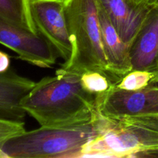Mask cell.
Segmentation results:
<instances>
[{
    "label": "cell",
    "instance_id": "1",
    "mask_svg": "<svg viewBox=\"0 0 158 158\" xmlns=\"http://www.w3.org/2000/svg\"><path fill=\"white\" fill-rule=\"evenodd\" d=\"M21 106L41 126H59L90 120L97 113V96L86 92L80 74L63 67L35 83Z\"/></svg>",
    "mask_w": 158,
    "mask_h": 158
},
{
    "label": "cell",
    "instance_id": "7",
    "mask_svg": "<svg viewBox=\"0 0 158 158\" xmlns=\"http://www.w3.org/2000/svg\"><path fill=\"white\" fill-rule=\"evenodd\" d=\"M132 70L155 73L158 56V5H152L129 45Z\"/></svg>",
    "mask_w": 158,
    "mask_h": 158
},
{
    "label": "cell",
    "instance_id": "18",
    "mask_svg": "<svg viewBox=\"0 0 158 158\" xmlns=\"http://www.w3.org/2000/svg\"><path fill=\"white\" fill-rule=\"evenodd\" d=\"M137 4H147L148 3V0H133Z\"/></svg>",
    "mask_w": 158,
    "mask_h": 158
},
{
    "label": "cell",
    "instance_id": "2",
    "mask_svg": "<svg viewBox=\"0 0 158 158\" xmlns=\"http://www.w3.org/2000/svg\"><path fill=\"white\" fill-rule=\"evenodd\" d=\"M108 119L97 111L87 121L59 126H41L9 139L2 158L79 157L85 146L106 129Z\"/></svg>",
    "mask_w": 158,
    "mask_h": 158
},
{
    "label": "cell",
    "instance_id": "10",
    "mask_svg": "<svg viewBox=\"0 0 158 158\" xmlns=\"http://www.w3.org/2000/svg\"><path fill=\"white\" fill-rule=\"evenodd\" d=\"M35 85L10 69L0 73V119L25 123L26 113L21 102Z\"/></svg>",
    "mask_w": 158,
    "mask_h": 158
},
{
    "label": "cell",
    "instance_id": "3",
    "mask_svg": "<svg viewBox=\"0 0 158 158\" xmlns=\"http://www.w3.org/2000/svg\"><path fill=\"white\" fill-rule=\"evenodd\" d=\"M65 12L72 53L63 69L80 75L97 71L114 81L102 44L98 0H65Z\"/></svg>",
    "mask_w": 158,
    "mask_h": 158
},
{
    "label": "cell",
    "instance_id": "15",
    "mask_svg": "<svg viewBox=\"0 0 158 158\" xmlns=\"http://www.w3.org/2000/svg\"><path fill=\"white\" fill-rule=\"evenodd\" d=\"M134 158H158V148L140 151L131 156Z\"/></svg>",
    "mask_w": 158,
    "mask_h": 158
},
{
    "label": "cell",
    "instance_id": "19",
    "mask_svg": "<svg viewBox=\"0 0 158 158\" xmlns=\"http://www.w3.org/2000/svg\"><path fill=\"white\" fill-rule=\"evenodd\" d=\"M148 3L151 5H158V0H148Z\"/></svg>",
    "mask_w": 158,
    "mask_h": 158
},
{
    "label": "cell",
    "instance_id": "11",
    "mask_svg": "<svg viewBox=\"0 0 158 158\" xmlns=\"http://www.w3.org/2000/svg\"><path fill=\"white\" fill-rule=\"evenodd\" d=\"M30 2L31 0H0V19L38 34L31 13Z\"/></svg>",
    "mask_w": 158,
    "mask_h": 158
},
{
    "label": "cell",
    "instance_id": "6",
    "mask_svg": "<svg viewBox=\"0 0 158 158\" xmlns=\"http://www.w3.org/2000/svg\"><path fill=\"white\" fill-rule=\"evenodd\" d=\"M0 44L16 52L21 60L43 68L56 62V52L40 34H35L0 19Z\"/></svg>",
    "mask_w": 158,
    "mask_h": 158
},
{
    "label": "cell",
    "instance_id": "5",
    "mask_svg": "<svg viewBox=\"0 0 158 158\" xmlns=\"http://www.w3.org/2000/svg\"><path fill=\"white\" fill-rule=\"evenodd\" d=\"M30 6L38 32L66 62L72 53V44L65 12V0H31Z\"/></svg>",
    "mask_w": 158,
    "mask_h": 158
},
{
    "label": "cell",
    "instance_id": "20",
    "mask_svg": "<svg viewBox=\"0 0 158 158\" xmlns=\"http://www.w3.org/2000/svg\"><path fill=\"white\" fill-rule=\"evenodd\" d=\"M155 74H158V56H157V66H156Z\"/></svg>",
    "mask_w": 158,
    "mask_h": 158
},
{
    "label": "cell",
    "instance_id": "4",
    "mask_svg": "<svg viewBox=\"0 0 158 158\" xmlns=\"http://www.w3.org/2000/svg\"><path fill=\"white\" fill-rule=\"evenodd\" d=\"M97 110L109 119L158 115V88L145 87L127 91L116 87L97 96Z\"/></svg>",
    "mask_w": 158,
    "mask_h": 158
},
{
    "label": "cell",
    "instance_id": "12",
    "mask_svg": "<svg viewBox=\"0 0 158 158\" xmlns=\"http://www.w3.org/2000/svg\"><path fill=\"white\" fill-rule=\"evenodd\" d=\"M80 82L86 92L95 96L104 94L115 83L107 75L97 71H86L82 73Z\"/></svg>",
    "mask_w": 158,
    "mask_h": 158
},
{
    "label": "cell",
    "instance_id": "14",
    "mask_svg": "<svg viewBox=\"0 0 158 158\" xmlns=\"http://www.w3.org/2000/svg\"><path fill=\"white\" fill-rule=\"evenodd\" d=\"M24 126L25 123L0 119V158H2L1 150L4 143L12 137L25 132Z\"/></svg>",
    "mask_w": 158,
    "mask_h": 158
},
{
    "label": "cell",
    "instance_id": "16",
    "mask_svg": "<svg viewBox=\"0 0 158 158\" xmlns=\"http://www.w3.org/2000/svg\"><path fill=\"white\" fill-rule=\"evenodd\" d=\"M9 66H10V57L8 54L0 51V73L9 70Z\"/></svg>",
    "mask_w": 158,
    "mask_h": 158
},
{
    "label": "cell",
    "instance_id": "13",
    "mask_svg": "<svg viewBox=\"0 0 158 158\" xmlns=\"http://www.w3.org/2000/svg\"><path fill=\"white\" fill-rule=\"evenodd\" d=\"M155 73L143 70H131L115 83L118 89L137 91L147 87L154 79Z\"/></svg>",
    "mask_w": 158,
    "mask_h": 158
},
{
    "label": "cell",
    "instance_id": "8",
    "mask_svg": "<svg viewBox=\"0 0 158 158\" xmlns=\"http://www.w3.org/2000/svg\"><path fill=\"white\" fill-rule=\"evenodd\" d=\"M120 36L129 46L146 19L152 5L133 0H98Z\"/></svg>",
    "mask_w": 158,
    "mask_h": 158
},
{
    "label": "cell",
    "instance_id": "9",
    "mask_svg": "<svg viewBox=\"0 0 158 158\" xmlns=\"http://www.w3.org/2000/svg\"><path fill=\"white\" fill-rule=\"evenodd\" d=\"M99 2V1H98ZM102 44L108 70L114 83L132 70L129 46L123 42L99 3Z\"/></svg>",
    "mask_w": 158,
    "mask_h": 158
},
{
    "label": "cell",
    "instance_id": "17",
    "mask_svg": "<svg viewBox=\"0 0 158 158\" xmlns=\"http://www.w3.org/2000/svg\"><path fill=\"white\" fill-rule=\"evenodd\" d=\"M148 87H154V88H158V74H155L154 79L150 82V83L148 84Z\"/></svg>",
    "mask_w": 158,
    "mask_h": 158
}]
</instances>
